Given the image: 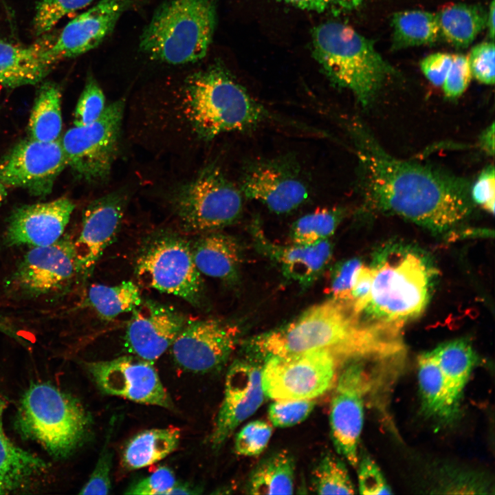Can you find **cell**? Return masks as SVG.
<instances>
[{
  "instance_id": "ffe728a7",
  "label": "cell",
  "mask_w": 495,
  "mask_h": 495,
  "mask_svg": "<svg viewBox=\"0 0 495 495\" xmlns=\"http://www.w3.org/2000/svg\"><path fill=\"white\" fill-rule=\"evenodd\" d=\"M188 319L176 309L151 300L132 311L124 335L126 347L134 355L153 362L174 342Z\"/></svg>"
},
{
  "instance_id": "8fae6325",
  "label": "cell",
  "mask_w": 495,
  "mask_h": 495,
  "mask_svg": "<svg viewBox=\"0 0 495 495\" xmlns=\"http://www.w3.org/2000/svg\"><path fill=\"white\" fill-rule=\"evenodd\" d=\"M339 362L324 348L270 358L261 366L265 395L274 400L314 399L333 384Z\"/></svg>"
},
{
  "instance_id": "d6986e66",
  "label": "cell",
  "mask_w": 495,
  "mask_h": 495,
  "mask_svg": "<svg viewBox=\"0 0 495 495\" xmlns=\"http://www.w3.org/2000/svg\"><path fill=\"white\" fill-rule=\"evenodd\" d=\"M128 193L118 190L92 201L83 213L80 234L74 241L80 278L85 281L92 274L105 250L121 226Z\"/></svg>"
},
{
  "instance_id": "5bb4252c",
  "label": "cell",
  "mask_w": 495,
  "mask_h": 495,
  "mask_svg": "<svg viewBox=\"0 0 495 495\" xmlns=\"http://www.w3.org/2000/svg\"><path fill=\"white\" fill-rule=\"evenodd\" d=\"M85 364L96 384L107 395L142 404L174 408L152 362L133 355Z\"/></svg>"
},
{
  "instance_id": "52a82bcc",
  "label": "cell",
  "mask_w": 495,
  "mask_h": 495,
  "mask_svg": "<svg viewBox=\"0 0 495 495\" xmlns=\"http://www.w3.org/2000/svg\"><path fill=\"white\" fill-rule=\"evenodd\" d=\"M372 265L373 276L364 309L373 322L402 327L420 315L429 298L430 273L424 259L411 252L392 254Z\"/></svg>"
},
{
  "instance_id": "5b68a950",
  "label": "cell",
  "mask_w": 495,
  "mask_h": 495,
  "mask_svg": "<svg viewBox=\"0 0 495 495\" xmlns=\"http://www.w3.org/2000/svg\"><path fill=\"white\" fill-rule=\"evenodd\" d=\"M14 424L23 438L61 459L70 456L86 439L91 418L76 398L50 383L38 382L22 395Z\"/></svg>"
},
{
  "instance_id": "836d02e7",
  "label": "cell",
  "mask_w": 495,
  "mask_h": 495,
  "mask_svg": "<svg viewBox=\"0 0 495 495\" xmlns=\"http://www.w3.org/2000/svg\"><path fill=\"white\" fill-rule=\"evenodd\" d=\"M142 302L140 288L132 281H123L115 285H91L84 301L86 306L105 320L132 311Z\"/></svg>"
},
{
  "instance_id": "f546056e",
  "label": "cell",
  "mask_w": 495,
  "mask_h": 495,
  "mask_svg": "<svg viewBox=\"0 0 495 495\" xmlns=\"http://www.w3.org/2000/svg\"><path fill=\"white\" fill-rule=\"evenodd\" d=\"M295 461L286 450L261 460L250 474L245 490L249 494H291L294 492Z\"/></svg>"
},
{
  "instance_id": "d4e9b609",
  "label": "cell",
  "mask_w": 495,
  "mask_h": 495,
  "mask_svg": "<svg viewBox=\"0 0 495 495\" xmlns=\"http://www.w3.org/2000/svg\"><path fill=\"white\" fill-rule=\"evenodd\" d=\"M193 259L201 274L224 281L236 276L241 263L238 243L230 236L208 232L191 245Z\"/></svg>"
},
{
  "instance_id": "83f0119b",
  "label": "cell",
  "mask_w": 495,
  "mask_h": 495,
  "mask_svg": "<svg viewBox=\"0 0 495 495\" xmlns=\"http://www.w3.org/2000/svg\"><path fill=\"white\" fill-rule=\"evenodd\" d=\"M285 274L302 285L314 281L331 259L332 247L327 239L311 244L294 243L273 252Z\"/></svg>"
},
{
  "instance_id": "d590c367",
  "label": "cell",
  "mask_w": 495,
  "mask_h": 495,
  "mask_svg": "<svg viewBox=\"0 0 495 495\" xmlns=\"http://www.w3.org/2000/svg\"><path fill=\"white\" fill-rule=\"evenodd\" d=\"M343 211L340 208H318L296 220L292 228L294 243L311 244L331 236L336 231Z\"/></svg>"
},
{
  "instance_id": "b9f144b4",
  "label": "cell",
  "mask_w": 495,
  "mask_h": 495,
  "mask_svg": "<svg viewBox=\"0 0 495 495\" xmlns=\"http://www.w3.org/2000/svg\"><path fill=\"white\" fill-rule=\"evenodd\" d=\"M472 78L468 57L461 54H453L452 64L441 85L445 96L452 100L461 96Z\"/></svg>"
},
{
  "instance_id": "74e56055",
  "label": "cell",
  "mask_w": 495,
  "mask_h": 495,
  "mask_svg": "<svg viewBox=\"0 0 495 495\" xmlns=\"http://www.w3.org/2000/svg\"><path fill=\"white\" fill-rule=\"evenodd\" d=\"M105 107L104 94L96 80L89 74L75 109L74 126L94 122L101 116Z\"/></svg>"
},
{
  "instance_id": "44dd1931",
  "label": "cell",
  "mask_w": 495,
  "mask_h": 495,
  "mask_svg": "<svg viewBox=\"0 0 495 495\" xmlns=\"http://www.w3.org/2000/svg\"><path fill=\"white\" fill-rule=\"evenodd\" d=\"M132 0H100L70 21L48 48L57 61L78 56L98 47L113 31Z\"/></svg>"
},
{
  "instance_id": "6da1fadb",
  "label": "cell",
  "mask_w": 495,
  "mask_h": 495,
  "mask_svg": "<svg viewBox=\"0 0 495 495\" xmlns=\"http://www.w3.org/2000/svg\"><path fill=\"white\" fill-rule=\"evenodd\" d=\"M351 128L358 160L356 187L364 206L434 232L452 228L472 212L475 204L468 179L392 155L358 120Z\"/></svg>"
},
{
  "instance_id": "30bf717a",
  "label": "cell",
  "mask_w": 495,
  "mask_h": 495,
  "mask_svg": "<svg viewBox=\"0 0 495 495\" xmlns=\"http://www.w3.org/2000/svg\"><path fill=\"white\" fill-rule=\"evenodd\" d=\"M125 102L116 100L85 126H74L60 138L67 166L89 183L105 182L118 153Z\"/></svg>"
},
{
  "instance_id": "7dc6e473",
  "label": "cell",
  "mask_w": 495,
  "mask_h": 495,
  "mask_svg": "<svg viewBox=\"0 0 495 495\" xmlns=\"http://www.w3.org/2000/svg\"><path fill=\"white\" fill-rule=\"evenodd\" d=\"M492 164L485 167L471 184L470 195L474 204L494 214L495 200V175Z\"/></svg>"
},
{
  "instance_id": "f907efd6",
  "label": "cell",
  "mask_w": 495,
  "mask_h": 495,
  "mask_svg": "<svg viewBox=\"0 0 495 495\" xmlns=\"http://www.w3.org/2000/svg\"><path fill=\"white\" fill-rule=\"evenodd\" d=\"M297 8L309 11L326 12L351 10L361 0H280Z\"/></svg>"
},
{
  "instance_id": "7402d4cb",
  "label": "cell",
  "mask_w": 495,
  "mask_h": 495,
  "mask_svg": "<svg viewBox=\"0 0 495 495\" xmlns=\"http://www.w3.org/2000/svg\"><path fill=\"white\" fill-rule=\"evenodd\" d=\"M74 208L64 197L16 208L8 219L4 243L8 247L54 243L63 236Z\"/></svg>"
},
{
  "instance_id": "4fadbf2b",
  "label": "cell",
  "mask_w": 495,
  "mask_h": 495,
  "mask_svg": "<svg viewBox=\"0 0 495 495\" xmlns=\"http://www.w3.org/2000/svg\"><path fill=\"white\" fill-rule=\"evenodd\" d=\"M80 278L74 241L61 236L52 244L33 247L7 280L8 291L25 298L60 294Z\"/></svg>"
},
{
  "instance_id": "db71d44e",
  "label": "cell",
  "mask_w": 495,
  "mask_h": 495,
  "mask_svg": "<svg viewBox=\"0 0 495 495\" xmlns=\"http://www.w3.org/2000/svg\"><path fill=\"white\" fill-rule=\"evenodd\" d=\"M199 490L187 483H177L169 491L168 495L172 494H197Z\"/></svg>"
},
{
  "instance_id": "bcb514c9",
  "label": "cell",
  "mask_w": 495,
  "mask_h": 495,
  "mask_svg": "<svg viewBox=\"0 0 495 495\" xmlns=\"http://www.w3.org/2000/svg\"><path fill=\"white\" fill-rule=\"evenodd\" d=\"M112 454L107 446L104 447L94 470L88 481L80 489L79 494H107L111 489V470Z\"/></svg>"
},
{
  "instance_id": "4dcf8cb0",
  "label": "cell",
  "mask_w": 495,
  "mask_h": 495,
  "mask_svg": "<svg viewBox=\"0 0 495 495\" xmlns=\"http://www.w3.org/2000/svg\"><path fill=\"white\" fill-rule=\"evenodd\" d=\"M418 382L424 412L442 421L455 419L448 405L443 375L434 350L419 356Z\"/></svg>"
},
{
  "instance_id": "cb8c5ba5",
  "label": "cell",
  "mask_w": 495,
  "mask_h": 495,
  "mask_svg": "<svg viewBox=\"0 0 495 495\" xmlns=\"http://www.w3.org/2000/svg\"><path fill=\"white\" fill-rule=\"evenodd\" d=\"M49 47L44 44L21 47L0 42V84L15 88L43 80L55 64L48 54Z\"/></svg>"
},
{
  "instance_id": "ac0fdd59",
  "label": "cell",
  "mask_w": 495,
  "mask_h": 495,
  "mask_svg": "<svg viewBox=\"0 0 495 495\" xmlns=\"http://www.w3.org/2000/svg\"><path fill=\"white\" fill-rule=\"evenodd\" d=\"M265 393L261 366L253 360H238L228 370L222 402L210 437L212 448L219 449L236 428L262 405Z\"/></svg>"
},
{
  "instance_id": "2e32d148",
  "label": "cell",
  "mask_w": 495,
  "mask_h": 495,
  "mask_svg": "<svg viewBox=\"0 0 495 495\" xmlns=\"http://www.w3.org/2000/svg\"><path fill=\"white\" fill-rule=\"evenodd\" d=\"M239 334L236 326L220 320H188L170 346L173 360L193 373L219 370L235 349Z\"/></svg>"
},
{
  "instance_id": "7bdbcfd3",
  "label": "cell",
  "mask_w": 495,
  "mask_h": 495,
  "mask_svg": "<svg viewBox=\"0 0 495 495\" xmlns=\"http://www.w3.org/2000/svg\"><path fill=\"white\" fill-rule=\"evenodd\" d=\"M358 490L362 494H390L392 493L377 465L368 456L359 459Z\"/></svg>"
},
{
  "instance_id": "603a6c76",
  "label": "cell",
  "mask_w": 495,
  "mask_h": 495,
  "mask_svg": "<svg viewBox=\"0 0 495 495\" xmlns=\"http://www.w3.org/2000/svg\"><path fill=\"white\" fill-rule=\"evenodd\" d=\"M7 406L6 398L0 395V494L27 490L49 468L43 459L18 446L6 434L3 415Z\"/></svg>"
},
{
  "instance_id": "8992f818",
  "label": "cell",
  "mask_w": 495,
  "mask_h": 495,
  "mask_svg": "<svg viewBox=\"0 0 495 495\" xmlns=\"http://www.w3.org/2000/svg\"><path fill=\"white\" fill-rule=\"evenodd\" d=\"M215 23L214 0H166L144 28L140 49L152 60L171 65L198 61L207 53Z\"/></svg>"
},
{
  "instance_id": "7a4b0ae2",
  "label": "cell",
  "mask_w": 495,
  "mask_h": 495,
  "mask_svg": "<svg viewBox=\"0 0 495 495\" xmlns=\"http://www.w3.org/2000/svg\"><path fill=\"white\" fill-rule=\"evenodd\" d=\"M182 88L170 111L175 121L199 140L253 130L276 119L218 65L190 74Z\"/></svg>"
},
{
  "instance_id": "816d5d0a",
  "label": "cell",
  "mask_w": 495,
  "mask_h": 495,
  "mask_svg": "<svg viewBox=\"0 0 495 495\" xmlns=\"http://www.w3.org/2000/svg\"><path fill=\"white\" fill-rule=\"evenodd\" d=\"M479 147L487 154H494V124L487 126L478 138Z\"/></svg>"
},
{
  "instance_id": "f5cc1de1",
  "label": "cell",
  "mask_w": 495,
  "mask_h": 495,
  "mask_svg": "<svg viewBox=\"0 0 495 495\" xmlns=\"http://www.w3.org/2000/svg\"><path fill=\"white\" fill-rule=\"evenodd\" d=\"M486 28L491 41H494L495 33V2L492 0L487 11Z\"/></svg>"
},
{
  "instance_id": "9c48e42d",
  "label": "cell",
  "mask_w": 495,
  "mask_h": 495,
  "mask_svg": "<svg viewBox=\"0 0 495 495\" xmlns=\"http://www.w3.org/2000/svg\"><path fill=\"white\" fill-rule=\"evenodd\" d=\"M135 272L140 283L179 297L194 307L204 300V283L191 245L182 237L165 234L152 239L138 256Z\"/></svg>"
},
{
  "instance_id": "ab89813d",
  "label": "cell",
  "mask_w": 495,
  "mask_h": 495,
  "mask_svg": "<svg viewBox=\"0 0 495 495\" xmlns=\"http://www.w3.org/2000/svg\"><path fill=\"white\" fill-rule=\"evenodd\" d=\"M315 406L313 399L274 400L268 409L270 423L276 428H287L306 419Z\"/></svg>"
},
{
  "instance_id": "277c9868",
  "label": "cell",
  "mask_w": 495,
  "mask_h": 495,
  "mask_svg": "<svg viewBox=\"0 0 495 495\" xmlns=\"http://www.w3.org/2000/svg\"><path fill=\"white\" fill-rule=\"evenodd\" d=\"M312 45L316 60L330 80L351 91L363 107L397 74L371 40L342 23L329 21L316 27Z\"/></svg>"
},
{
  "instance_id": "4316f807",
  "label": "cell",
  "mask_w": 495,
  "mask_h": 495,
  "mask_svg": "<svg viewBox=\"0 0 495 495\" xmlns=\"http://www.w3.org/2000/svg\"><path fill=\"white\" fill-rule=\"evenodd\" d=\"M180 438L181 431L175 427L142 430L126 444L122 452V463L129 470L154 464L175 451Z\"/></svg>"
},
{
  "instance_id": "60d3db41",
  "label": "cell",
  "mask_w": 495,
  "mask_h": 495,
  "mask_svg": "<svg viewBox=\"0 0 495 495\" xmlns=\"http://www.w3.org/2000/svg\"><path fill=\"white\" fill-rule=\"evenodd\" d=\"M494 41L482 42L472 47L468 57L472 77L479 82L492 85L495 80Z\"/></svg>"
},
{
  "instance_id": "e575fe53",
  "label": "cell",
  "mask_w": 495,
  "mask_h": 495,
  "mask_svg": "<svg viewBox=\"0 0 495 495\" xmlns=\"http://www.w3.org/2000/svg\"><path fill=\"white\" fill-rule=\"evenodd\" d=\"M311 486L318 494H353L355 487L344 461L333 453H326L314 467Z\"/></svg>"
},
{
  "instance_id": "7c38bea8",
  "label": "cell",
  "mask_w": 495,
  "mask_h": 495,
  "mask_svg": "<svg viewBox=\"0 0 495 495\" xmlns=\"http://www.w3.org/2000/svg\"><path fill=\"white\" fill-rule=\"evenodd\" d=\"M239 188L243 197L276 214L296 210L309 195L301 167L291 154L248 160L241 170Z\"/></svg>"
},
{
  "instance_id": "8d00e7d4",
  "label": "cell",
  "mask_w": 495,
  "mask_h": 495,
  "mask_svg": "<svg viewBox=\"0 0 495 495\" xmlns=\"http://www.w3.org/2000/svg\"><path fill=\"white\" fill-rule=\"evenodd\" d=\"M93 0H40L34 18L37 35L43 34L65 15L89 5Z\"/></svg>"
},
{
  "instance_id": "d6a6232c",
  "label": "cell",
  "mask_w": 495,
  "mask_h": 495,
  "mask_svg": "<svg viewBox=\"0 0 495 495\" xmlns=\"http://www.w3.org/2000/svg\"><path fill=\"white\" fill-rule=\"evenodd\" d=\"M61 93L54 82L47 81L39 87L28 123L30 138L54 142L62 131Z\"/></svg>"
},
{
  "instance_id": "3957f363",
  "label": "cell",
  "mask_w": 495,
  "mask_h": 495,
  "mask_svg": "<svg viewBox=\"0 0 495 495\" xmlns=\"http://www.w3.org/2000/svg\"><path fill=\"white\" fill-rule=\"evenodd\" d=\"M359 317L343 302L331 299L308 309L285 326L253 338L248 348L263 362L274 356L324 348L346 358L360 349L368 334L367 324Z\"/></svg>"
},
{
  "instance_id": "11a10c76",
  "label": "cell",
  "mask_w": 495,
  "mask_h": 495,
  "mask_svg": "<svg viewBox=\"0 0 495 495\" xmlns=\"http://www.w3.org/2000/svg\"><path fill=\"white\" fill-rule=\"evenodd\" d=\"M7 196V187L0 180V206Z\"/></svg>"
},
{
  "instance_id": "c3c4849f",
  "label": "cell",
  "mask_w": 495,
  "mask_h": 495,
  "mask_svg": "<svg viewBox=\"0 0 495 495\" xmlns=\"http://www.w3.org/2000/svg\"><path fill=\"white\" fill-rule=\"evenodd\" d=\"M373 276L372 267L362 264L358 271L351 287L350 298L346 305L359 316L368 304Z\"/></svg>"
},
{
  "instance_id": "f35d334b",
  "label": "cell",
  "mask_w": 495,
  "mask_h": 495,
  "mask_svg": "<svg viewBox=\"0 0 495 495\" xmlns=\"http://www.w3.org/2000/svg\"><path fill=\"white\" fill-rule=\"evenodd\" d=\"M272 434V427L266 421H252L245 425L236 435L234 450L242 456H258L267 446Z\"/></svg>"
},
{
  "instance_id": "ee69618b",
  "label": "cell",
  "mask_w": 495,
  "mask_h": 495,
  "mask_svg": "<svg viewBox=\"0 0 495 495\" xmlns=\"http://www.w3.org/2000/svg\"><path fill=\"white\" fill-rule=\"evenodd\" d=\"M177 483L173 471L166 466H161L147 477L138 481L125 492L126 494L168 495Z\"/></svg>"
},
{
  "instance_id": "9f6ffc18",
  "label": "cell",
  "mask_w": 495,
  "mask_h": 495,
  "mask_svg": "<svg viewBox=\"0 0 495 495\" xmlns=\"http://www.w3.org/2000/svg\"><path fill=\"white\" fill-rule=\"evenodd\" d=\"M0 331H3L8 334H12V333H10V331L12 332V331L9 328H7V327H5L3 325V324H1V322H0Z\"/></svg>"
},
{
  "instance_id": "681fc988",
  "label": "cell",
  "mask_w": 495,
  "mask_h": 495,
  "mask_svg": "<svg viewBox=\"0 0 495 495\" xmlns=\"http://www.w3.org/2000/svg\"><path fill=\"white\" fill-rule=\"evenodd\" d=\"M453 54L436 52L424 57L419 63L425 77L433 85L441 86L452 62Z\"/></svg>"
},
{
  "instance_id": "ba28073f",
  "label": "cell",
  "mask_w": 495,
  "mask_h": 495,
  "mask_svg": "<svg viewBox=\"0 0 495 495\" xmlns=\"http://www.w3.org/2000/svg\"><path fill=\"white\" fill-rule=\"evenodd\" d=\"M243 196L216 164L176 187L170 206L182 228L191 232H212L235 222L243 210Z\"/></svg>"
},
{
  "instance_id": "9a60e30c",
  "label": "cell",
  "mask_w": 495,
  "mask_h": 495,
  "mask_svg": "<svg viewBox=\"0 0 495 495\" xmlns=\"http://www.w3.org/2000/svg\"><path fill=\"white\" fill-rule=\"evenodd\" d=\"M67 166L60 140H23L0 159V180L7 187L21 188L34 196L50 194Z\"/></svg>"
},
{
  "instance_id": "e0dca14e",
  "label": "cell",
  "mask_w": 495,
  "mask_h": 495,
  "mask_svg": "<svg viewBox=\"0 0 495 495\" xmlns=\"http://www.w3.org/2000/svg\"><path fill=\"white\" fill-rule=\"evenodd\" d=\"M368 377L362 364H349L340 375L330 406V436L336 452L356 468L364 424Z\"/></svg>"
},
{
  "instance_id": "484cf974",
  "label": "cell",
  "mask_w": 495,
  "mask_h": 495,
  "mask_svg": "<svg viewBox=\"0 0 495 495\" xmlns=\"http://www.w3.org/2000/svg\"><path fill=\"white\" fill-rule=\"evenodd\" d=\"M433 350L443 375L448 405L456 418L476 355L470 343L463 339L445 342Z\"/></svg>"
},
{
  "instance_id": "1f68e13d",
  "label": "cell",
  "mask_w": 495,
  "mask_h": 495,
  "mask_svg": "<svg viewBox=\"0 0 495 495\" xmlns=\"http://www.w3.org/2000/svg\"><path fill=\"white\" fill-rule=\"evenodd\" d=\"M391 49L431 45L440 38L437 14L419 10L395 12L391 19Z\"/></svg>"
},
{
  "instance_id": "f1b7e54d",
  "label": "cell",
  "mask_w": 495,
  "mask_h": 495,
  "mask_svg": "<svg viewBox=\"0 0 495 495\" xmlns=\"http://www.w3.org/2000/svg\"><path fill=\"white\" fill-rule=\"evenodd\" d=\"M437 16L440 38L463 49L486 28L487 12L478 4L455 3L444 7Z\"/></svg>"
},
{
  "instance_id": "f6af8a7d",
  "label": "cell",
  "mask_w": 495,
  "mask_h": 495,
  "mask_svg": "<svg viewBox=\"0 0 495 495\" xmlns=\"http://www.w3.org/2000/svg\"><path fill=\"white\" fill-rule=\"evenodd\" d=\"M362 264L358 258H351L337 266L331 281L332 299L347 305L354 280Z\"/></svg>"
}]
</instances>
